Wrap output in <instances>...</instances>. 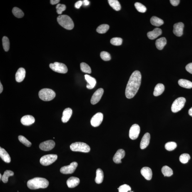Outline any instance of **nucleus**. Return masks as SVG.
I'll return each instance as SVG.
<instances>
[{
    "instance_id": "39",
    "label": "nucleus",
    "mask_w": 192,
    "mask_h": 192,
    "mask_svg": "<svg viewBox=\"0 0 192 192\" xmlns=\"http://www.w3.org/2000/svg\"><path fill=\"white\" fill-rule=\"evenodd\" d=\"M190 159V156L188 154L184 153L180 156L179 160L181 163L186 164L188 162V160Z\"/></svg>"
},
{
    "instance_id": "41",
    "label": "nucleus",
    "mask_w": 192,
    "mask_h": 192,
    "mask_svg": "<svg viewBox=\"0 0 192 192\" xmlns=\"http://www.w3.org/2000/svg\"><path fill=\"white\" fill-rule=\"evenodd\" d=\"M119 192H131V187L127 184H124L118 188Z\"/></svg>"
},
{
    "instance_id": "40",
    "label": "nucleus",
    "mask_w": 192,
    "mask_h": 192,
    "mask_svg": "<svg viewBox=\"0 0 192 192\" xmlns=\"http://www.w3.org/2000/svg\"><path fill=\"white\" fill-rule=\"evenodd\" d=\"M18 139L19 141L27 147H30L31 146V143L29 141L26 139L24 136H20L18 137Z\"/></svg>"
},
{
    "instance_id": "30",
    "label": "nucleus",
    "mask_w": 192,
    "mask_h": 192,
    "mask_svg": "<svg viewBox=\"0 0 192 192\" xmlns=\"http://www.w3.org/2000/svg\"><path fill=\"white\" fill-rule=\"evenodd\" d=\"M150 21L152 25L157 27L161 26L164 24L163 20L155 16L152 17Z\"/></svg>"
},
{
    "instance_id": "35",
    "label": "nucleus",
    "mask_w": 192,
    "mask_h": 192,
    "mask_svg": "<svg viewBox=\"0 0 192 192\" xmlns=\"http://www.w3.org/2000/svg\"><path fill=\"white\" fill-rule=\"evenodd\" d=\"M80 67H81V71L83 72L89 73V74H91V67L86 63H81L80 65Z\"/></svg>"
},
{
    "instance_id": "44",
    "label": "nucleus",
    "mask_w": 192,
    "mask_h": 192,
    "mask_svg": "<svg viewBox=\"0 0 192 192\" xmlns=\"http://www.w3.org/2000/svg\"><path fill=\"white\" fill-rule=\"evenodd\" d=\"M57 12L58 14H61L63 11L66 9V6L64 4H59L56 6Z\"/></svg>"
},
{
    "instance_id": "7",
    "label": "nucleus",
    "mask_w": 192,
    "mask_h": 192,
    "mask_svg": "<svg viewBox=\"0 0 192 192\" xmlns=\"http://www.w3.org/2000/svg\"><path fill=\"white\" fill-rule=\"evenodd\" d=\"M57 156L56 154H50L45 155L41 158L40 163L44 166H48L51 165L56 161Z\"/></svg>"
},
{
    "instance_id": "23",
    "label": "nucleus",
    "mask_w": 192,
    "mask_h": 192,
    "mask_svg": "<svg viewBox=\"0 0 192 192\" xmlns=\"http://www.w3.org/2000/svg\"><path fill=\"white\" fill-rule=\"evenodd\" d=\"M26 70L23 68H20L18 69L16 74V79L18 82H21L26 77Z\"/></svg>"
},
{
    "instance_id": "26",
    "label": "nucleus",
    "mask_w": 192,
    "mask_h": 192,
    "mask_svg": "<svg viewBox=\"0 0 192 192\" xmlns=\"http://www.w3.org/2000/svg\"><path fill=\"white\" fill-rule=\"evenodd\" d=\"M103 177L104 175L102 170L101 169H98L96 171V177L95 179V181L98 184H100L103 182Z\"/></svg>"
},
{
    "instance_id": "32",
    "label": "nucleus",
    "mask_w": 192,
    "mask_h": 192,
    "mask_svg": "<svg viewBox=\"0 0 192 192\" xmlns=\"http://www.w3.org/2000/svg\"><path fill=\"white\" fill-rule=\"evenodd\" d=\"M14 173L10 170H6L5 171L4 174L2 175L1 179L3 183H6L8 182V178L9 176H13Z\"/></svg>"
},
{
    "instance_id": "8",
    "label": "nucleus",
    "mask_w": 192,
    "mask_h": 192,
    "mask_svg": "<svg viewBox=\"0 0 192 192\" xmlns=\"http://www.w3.org/2000/svg\"><path fill=\"white\" fill-rule=\"evenodd\" d=\"M50 67L53 71L60 73H66L67 72L68 68L66 65L63 63L55 62L51 63Z\"/></svg>"
},
{
    "instance_id": "38",
    "label": "nucleus",
    "mask_w": 192,
    "mask_h": 192,
    "mask_svg": "<svg viewBox=\"0 0 192 192\" xmlns=\"http://www.w3.org/2000/svg\"><path fill=\"white\" fill-rule=\"evenodd\" d=\"M135 6L136 9L139 12L144 13L147 11V8L146 6L142 4L141 3L137 2L135 3Z\"/></svg>"
},
{
    "instance_id": "42",
    "label": "nucleus",
    "mask_w": 192,
    "mask_h": 192,
    "mask_svg": "<svg viewBox=\"0 0 192 192\" xmlns=\"http://www.w3.org/2000/svg\"><path fill=\"white\" fill-rule=\"evenodd\" d=\"M111 43L113 45L120 46L122 43L123 39L119 38H113L111 40Z\"/></svg>"
},
{
    "instance_id": "13",
    "label": "nucleus",
    "mask_w": 192,
    "mask_h": 192,
    "mask_svg": "<svg viewBox=\"0 0 192 192\" xmlns=\"http://www.w3.org/2000/svg\"><path fill=\"white\" fill-rule=\"evenodd\" d=\"M103 92L104 91L103 88H99L95 92L91 98V103L92 104H96L99 101L102 96Z\"/></svg>"
},
{
    "instance_id": "4",
    "label": "nucleus",
    "mask_w": 192,
    "mask_h": 192,
    "mask_svg": "<svg viewBox=\"0 0 192 192\" xmlns=\"http://www.w3.org/2000/svg\"><path fill=\"white\" fill-rule=\"evenodd\" d=\"M38 96L41 99L44 101L52 100L56 96V93L52 90L48 88L41 89L38 93Z\"/></svg>"
},
{
    "instance_id": "17",
    "label": "nucleus",
    "mask_w": 192,
    "mask_h": 192,
    "mask_svg": "<svg viewBox=\"0 0 192 192\" xmlns=\"http://www.w3.org/2000/svg\"><path fill=\"white\" fill-rule=\"evenodd\" d=\"M150 138L151 137L149 133H145L140 143V147L141 149H144L148 146L150 142Z\"/></svg>"
},
{
    "instance_id": "19",
    "label": "nucleus",
    "mask_w": 192,
    "mask_h": 192,
    "mask_svg": "<svg viewBox=\"0 0 192 192\" xmlns=\"http://www.w3.org/2000/svg\"><path fill=\"white\" fill-rule=\"evenodd\" d=\"M141 173L142 175L146 180H150L152 179V172L151 168L148 167H144L142 169Z\"/></svg>"
},
{
    "instance_id": "31",
    "label": "nucleus",
    "mask_w": 192,
    "mask_h": 192,
    "mask_svg": "<svg viewBox=\"0 0 192 192\" xmlns=\"http://www.w3.org/2000/svg\"><path fill=\"white\" fill-rule=\"evenodd\" d=\"M162 172L165 176H171L173 174V170L168 166H163L162 169Z\"/></svg>"
},
{
    "instance_id": "25",
    "label": "nucleus",
    "mask_w": 192,
    "mask_h": 192,
    "mask_svg": "<svg viewBox=\"0 0 192 192\" xmlns=\"http://www.w3.org/2000/svg\"><path fill=\"white\" fill-rule=\"evenodd\" d=\"M165 89L164 85L161 83L157 84L154 89L153 95L155 96H157L162 94Z\"/></svg>"
},
{
    "instance_id": "21",
    "label": "nucleus",
    "mask_w": 192,
    "mask_h": 192,
    "mask_svg": "<svg viewBox=\"0 0 192 192\" xmlns=\"http://www.w3.org/2000/svg\"><path fill=\"white\" fill-rule=\"evenodd\" d=\"M162 34V30L159 28H155L152 31L149 32L147 33V35L149 39H155Z\"/></svg>"
},
{
    "instance_id": "47",
    "label": "nucleus",
    "mask_w": 192,
    "mask_h": 192,
    "mask_svg": "<svg viewBox=\"0 0 192 192\" xmlns=\"http://www.w3.org/2000/svg\"><path fill=\"white\" fill-rule=\"evenodd\" d=\"M83 5V1H79L75 3V7L77 9H79L81 6Z\"/></svg>"
},
{
    "instance_id": "18",
    "label": "nucleus",
    "mask_w": 192,
    "mask_h": 192,
    "mask_svg": "<svg viewBox=\"0 0 192 192\" xmlns=\"http://www.w3.org/2000/svg\"><path fill=\"white\" fill-rule=\"evenodd\" d=\"M85 78L88 83L86 85V88L89 89H91L94 88L96 83V79L94 78L87 74L85 75Z\"/></svg>"
},
{
    "instance_id": "5",
    "label": "nucleus",
    "mask_w": 192,
    "mask_h": 192,
    "mask_svg": "<svg viewBox=\"0 0 192 192\" xmlns=\"http://www.w3.org/2000/svg\"><path fill=\"white\" fill-rule=\"evenodd\" d=\"M70 149L74 152H80L84 153H88L91 150L89 145L81 142H76L70 146Z\"/></svg>"
},
{
    "instance_id": "49",
    "label": "nucleus",
    "mask_w": 192,
    "mask_h": 192,
    "mask_svg": "<svg viewBox=\"0 0 192 192\" xmlns=\"http://www.w3.org/2000/svg\"><path fill=\"white\" fill-rule=\"evenodd\" d=\"M89 4V1L88 0H84L83 1V4L85 6H88Z\"/></svg>"
},
{
    "instance_id": "20",
    "label": "nucleus",
    "mask_w": 192,
    "mask_h": 192,
    "mask_svg": "<svg viewBox=\"0 0 192 192\" xmlns=\"http://www.w3.org/2000/svg\"><path fill=\"white\" fill-rule=\"evenodd\" d=\"M80 183L79 178L76 177H71L67 181V184L68 188H74L77 186Z\"/></svg>"
},
{
    "instance_id": "1",
    "label": "nucleus",
    "mask_w": 192,
    "mask_h": 192,
    "mask_svg": "<svg viewBox=\"0 0 192 192\" xmlns=\"http://www.w3.org/2000/svg\"><path fill=\"white\" fill-rule=\"evenodd\" d=\"M141 73L139 71H135L131 74L125 91L127 98L130 99L136 95L141 86Z\"/></svg>"
},
{
    "instance_id": "36",
    "label": "nucleus",
    "mask_w": 192,
    "mask_h": 192,
    "mask_svg": "<svg viewBox=\"0 0 192 192\" xmlns=\"http://www.w3.org/2000/svg\"><path fill=\"white\" fill-rule=\"evenodd\" d=\"M3 48L6 51H9L10 48V42L9 39L6 36L3 37L2 39Z\"/></svg>"
},
{
    "instance_id": "43",
    "label": "nucleus",
    "mask_w": 192,
    "mask_h": 192,
    "mask_svg": "<svg viewBox=\"0 0 192 192\" xmlns=\"http://www.w3.org/2000/svg\"><path fill=\"white\" fill-rule=\"evenodd\" d=\"M101 59L105 61H110L111 59V55L106 51L102 52L101 53Z\"/></svg>"
},
{
    "instance_id": "28",
    "label": "nucleus",
    "mask_w": 192,
    "mask_h": 192,
    "mask_svg": "<svg viewBox=\"0 0 192 192\" xmlns=\"http://www.w3.org/2000/svg\"><path fill=\"white\" fill-rule=\"evenodd\" d=\"M166 40L165 38H161L157 40L156 42V45L157 49L159 50L163 49L166 44Z\"/></svg>"
},
{
    "instance_id": "52",
    "label": "nucleus",
    "mask_w": 192,
    "mask_h": 192,
    "mask_svg": "<svg viewBox=\"0 0 192 192\" xmlns=\"http://www.w3.org/2000/svg\"><path fill=\"white\" fill-rule=\"evenodd\" d=\"M2 176L1 174H0V179H1V178H2Z\"/></svg>"
},
{
    "instance_id": "51",
    "label": "nucleus",
    "mask_w": 192,
    "mask_h": 192,
    "mask_svg": "<svg viewBox=\"0 0 192 192\" xmlns=\"http://www.w3.org/2000/svg\"><path fill=\"white\" fill-rule=\"evenodd\" d=\"M188 113L190 116L192 117V107L190 108L189 111H188Z\"/></svg>"
},
{
    "instance_id": "6",
    "label": "nucleus",
    "mask_w": 192,
    "mask_h": 192,
    "mask_svg": "<svg viewBox=\"0 0 192 192\" xmlns=\"http://www.w3.org/2000/svg\"><path fill=\"white\" fill-rule=\"evenodd\" d=\"M186 99L184 98L180 97L176 98L172 105L171 110L173 113H176L181 111L184 107Z\"/></svg>"
},
{
    "instance_id": "27",
    "label": "nucleus",
    "mask_w": 192,
    "mask_h": 192,
    "mask_svg": "<svg viewBox=\"0 0 192 192\" xmlns=\"http://www.w3.org/2000/svg\"><path fill=\"white\" fill-rule=\"evenodd\" d=\"M178 84L182 87L191 89L192 88V82L188 80L185 79H180L179 80Z\"/></svg>"
},
{
    "instance_id": "48",
    "label": "nucleus",
    "mask_w": 192,
    "mask_h": 192,
    "mask_svg": "<svg viewBox=\"0 0 192 192\" xmlns=\"http://www.w3.org/2000/svg\"><path fill=\"white\" fill-rule=\"evenodd\" d=\"M60 1L59 0H51L50 3L51 4L55 5L58 4Z\"/></svg>"
},
{
    "instance_id": "15",
    "label": "nucleus",
    "mask_w": 192,
    "mask_h": 192,
    "mask_svg": "<svg viewBox=\"0 0 192 192\" xmlns=\"http://www.w3.org/2000/svg\"><path fill=\"white\" fill-rule=\"evenodd\" d=\"M125 152L123 149H118L113 156V161L115 163L119 164L122 162L121 160L124 157Z\"/></svg>"
},
{
    "instance_id": "29",
    "label": "nucleus",
    "mask_w": 192,
    "mask_h": 192,
    "mask_svg": "<svg viewBox=\"0 0 192 192\" xmlns=\"http://www.w3.org/2000/svg\"><path fill=\"white\" fill-rule=\"evenodd\" d=\"M108 3L110 6L116 11H119L121 9V6L117 0H108Z\"/></svg>"
},
{
    "instance_id": "24",
    "label": "nucleus",
    "mask_w": 192,
    "mask_h": 192,
    "mask_svg": "<svg viewBox=\"0 0 192 192\" xmlns=\"http://www.w3.org/2000/svg\"><path fill=\"white\" fill-rule=\"evenodd\" d=\"M0 157L1 159L5 162L9 163L11 162V158L9 154L5 149L2 148L0 147Z\"/></svg>"
},
{
    "instance_id": "45",
    "label": "nucleus",
    "mask_w": 192,
    "mask_h": 192,
    "mask_svg": "<svg viewBox=\"0 0 192 192\" xmlns=\"http://www.w3.org/2000/svg\"><path fill=\"white\" fill-rule=\"evenodd\" d=\"M185 68L188 72L192 74V63H190L187 65Z\"/></svg>"
},
{
    "instance_id": "3",
    "label": "nucleus",
    "mask_w": 192,
    "mask_h": 192,
    "mask_svg": "<svg viewBox=\"0 0 192 192\" xmlns=\"http://www.w3.org/2000/svg\"><path fill=\"white\" fill-rule=\"evenodd\" d=\"M57 21L60 26L65 29L71 30L74 28L72 20L67 15H60L57 17Z\"/></svg>"
},
{
    "instance_id": "22",
    "label": "nucleus",
    "mask_w": 192,
    "mask_h": 192,
    "mask_svg": "<svg viewBox=\"0 0 192 192\" xmlns=\"http://www.w3.org/2000/svg\"><path fill=\"white\" fill-rule=\"evenodd\" d=\"M72 114V110L70 108H66L63 111L62 121L63 123H66L69 121Z\"/></svg>"
},
{
    "instance_id": "2",
    "label": "nucleus",
    "mask_w": 192,
    "mask_h": 192,
    "mask_svg": "<svg viewBox=\"0 0 192 192\" xmlns=\"http://www.w3.org/2000/svg\"><path fill=\"white\" fill-rule=\"evenodd\" d=\"M48 185L49 182L48 180L46 179L42 178H35L29 180L27 182L28 188L32 190L46 188Z\"/></svg>"
},
{
    "instance_id": "46",
    "label": "nucleus",
    "mask_w": 192,
    "mask_h": 192,
    "mask_svg": "<svg viewBox=\"0 0 192 192\" xmlns=\"http://www.w3.org/2000/svg\"><path fill=\"white\" fill-rule=\"evenodd\" d=\"M170 3L174 6H176L179 4L180 1L179 0H171Z\"/></svg>"
},
{
    "instance_id": "10",
    "label": "nucleus",
    "mask_w": 192,
    "mask_h": 192,
    "mask_svg": "<svg viewBox=\"0 0 192 192\" xmlns=\"http://www.w3.org/2000/svg\"><path fill=\"white\" fill-rule=\"evenodd\" d=\"M140 132V127L138 124H135L130 128L129 137L131 140H135L137 138Z\"/></svg>"
},
{
    "instance_id": "16",
    "label": "nucleus",
    "mask_w": 192,
    "mask_h": 192,
    "mask_svg": "<svg viewBox=\"0 0 192 192\" xmlns=\"http://www.w3.org/2000/svg\"><path fill=\"white\" fill-rule=\"evenodd\" d=\"M35 121V119L34 117L30 115H26L23 117L21 119L22 124L25 126H29L34 123Z\"/></svg>"
},
{
    "instance_id": "37",
    "label": "nucleus",
    "mask_w": 192,
    "mask_h": 192,
    "mask_svg": "<svg viewBox=\"0 0 192 192\" xmlns=\"http://www.w3.org/2000/svg\"><path fill=\"white\" fill-rule=\"evenodd\" d=\"M177 144L175 142H170L166 143L165 147L168 151H172L176 148Z\"/></svg>"
},
{
    "instance_id": "9",
    "label": "nucleus",
    "mask_w": 192,
    "mask_h": 192,
    "mask_svg": "<svg viewBox=\"0 0 192 192\" xmlns=\"http://www.w3.org/2000/svg\"><path fill=\"white\" fill-rule=\"evenodd\" d=\"M78 165L76 162H73L68 166L62 167L60 169V172L63 174H71L74 172Z\"/></svg>"
},
{
    "instance_id": "14",
    "label": "nucleus",
    "mask_w": 192,
    "mask_h": 192,
    "mask_svg": "<svg viewBox=\"0 0 192 192\" xmlns=\"http://www.w3.org/2000/svg\"><path fill=\"white\" fill-rule=\"evenodd\" d=\"M184 24L183 23L179 22L175 24L174 26L173 32L175 35L180 37L182 35Z\"/></svg>"
},
{
    "instance_id": "12",
    "label": "nucleus",
    "mask_w": 192,
    "mask_h": 192,
    "mask_svg": "<svg viewBox=\"0 0 192 192\" xmlns=\"http://www.w3.org/2000/svg\"><path fill=\"white\" fill-rule=\"evenodd\" d=\"M55 146V143L53 140H48L41 143L39 145L40 149L43 151H49L53 149Z\"/></svg>"
},
{
    "instance_id": "11",
    "label": "nucleus",
    "mask_w": 192,
    "mask_h": 192,
    "mask_svg": "<svg viewBox=\"0 0 192 192\" xmlns=\"http://www.w3.org/2000/svg\"><path fill=\"white\" fill-rule=\"evenodd\" d=\"M103 119V115L102 113H96L91 118V125L94 127H97L101 124Z\"/></svg>"
},
{
    "instance_id": "34",
    "label": "nucleus",
    "mask_w": 192,
    "mask_h": 192,
    "mask_svg": "<svg viewBox=\"0 0 192 192\" xmlns=\"http://www.w3.org/2000/svg\"><path fill=\"white\" fill-rule=\"evenodd\" d=\"M12 12L14 16L18 18H21L24 16V13L23 11L17 7L13 8Z\"/></svg>"
},
{
    "instance_id": "33",
    "label": "nucleus",
    "mask_w": 192,
    "mask_h": 192,
    "mask_svg": "<svg viewBox=\"0 0 192 192\" xmlns=\"http://www.w3.org/2000/svg\"><path fill=\"white\" fill-rule=\"evenodd\" d=\"M109 29V26L107 24H102L98 26L96 29V31L100 34H104Z\"/></svg>"
},
{
    "instance_id": "50",
    "label": "nucleus",
    "mask_w": 192,
    "mask_h": 192,
    "mask_svg": "<svg viewBox=\"0 0 192 192\" xmlns=\"http://www.w3.org/2000/svg\"><path fill=\"white\" fill-rule=\"evenodd\" d=\"M3 91V86L1 83H0V93H2Z\"/></svg>"
}]
</instances>
